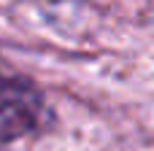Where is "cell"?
Listing matches in <instances>:
<instances>
[{
  "label": "cell",
  "instance_id": "1",
  "mask_svg": "<svg viewBox=\"0 0 154 151\" xmlns=\"http://www.w3.org/2000/svg\"><path fill=\"white\" fill-rule=\"evenodd\" d=\"M46 119L43 95L19 76L0 70V143H11L22 135L41 130Z\"/></svg>",
  "mask_w": 154,
  "mask_h": 151
}]
</instances>
